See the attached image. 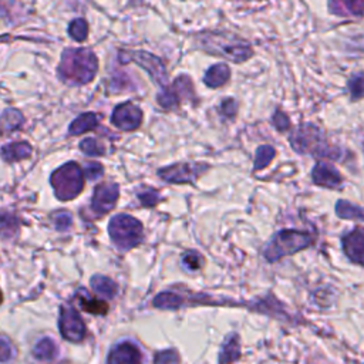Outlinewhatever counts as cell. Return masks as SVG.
<instances>
[{
	"mask_svg": "<svg viewBox=\"0 0 364 364\" xmlns=\"http://www.w3.org/2000/svg\"><path fill=\"white\" fill-rule=\"evenodd\" d=\"M98 71V60L90 48H67L61 54L58 77L68 85H84Z\"/></svg>",
	"mask_w": 364,
	"mask_h": 364,
	"instance_id": "6da1fadb",
	"label": "cell"
},
{
	"mask_svg": "<svg viewBox=\"0 0 364 364\" xmlns=\"http://www.w3.org/2000/svg\"><path fill=\"white\" fill-rule=\"evenodd\" d=\"M199 48L233 63H243L253 54L252 46L232 33H202L196 37Z\"/></svg>",
	"mask_w": 364,
	"mask_h": 364,
	"instance_id": "7a4b0ae2",
	"label": "cell"
},
{
	"mask_svg": "<svg viewBox=\"0 0 364 364\" xmlns=\"http://www.w3.org/2000/svg\"><path fill=\"white\" fill-rule=\"evenodd\" d=\"M291 146L299 154H311L317 158H331L340 156L338 148H331L326 139L321 136L320 129L311 124L300 125L294 129L289 138Z\"/></svg>",
	"mask_w": 364,
	"mask_h": 364,
	"instance_id": "3957f363",
	"label": "cell"
},
{
	"mask_svg": "<svg viewBox=\"0 0 364 364\" xmlns=\"http://www.w3.org/2000/svg\"><path fill=\"white\" fill-rule=\"evenodd\" d=\"M313 242V237L307 232L294 229H284L277 232L264 247V257L269 262H276L284 256L293 255L306 249Z\"/></svg>",
	"mask_w": 364,
	"mask_h": 364,
	"instance_id": "277c9868",
	"label": "cell"
},
{
	"mask_svg": "<svg viewBox=\"0 0 364 364\" xmlns=\"http://www.w3.org/2000/svg\"><path fill=\"white\" fill-rule=\"evenodd\" d=\"M108 233L112 243L121 250H129L141 243L144 237L142 223L131 215H115L108 223Z\"/></svg>",
	"mask_w": 364,
	"mask_h": 364,
	"instance_id": "5b68a950",
	"label": "cell"
},
{
	"mask_svg": "<svg viewBox=\"0 0 364 364\" xmlns=\"http://www.w3.org/2000/svg\"><path fill=\"white\" fill-rule=\"evenodd\" d=\"M50 183L60 200L74 199L84 188L82 171L77 162H67L51 173Z\"/></svg>",
	"mask_w": 364,
	"mask_h": 364,
	"instance_id": "8992f818",
	"label": "cell"
},
{
	"mask_svg": "<svg viewBox=\"0 0 364 364\" xmlns=\"http://www.w3.org/2000/svg\"><path fill=\"white\" fill-rule=\"evenodd\" d=\"M119 60L122 63H131V61L136 63L139 67H142L151 75V78L158 85L162 87V90L166 87L168 73H166V68L159 57H156L148 51L138 50V51H121Z\"/></svg>",
	"mask_w": 364,
	"mask_h": 364,
	"instance_id": "52a82bcc",
	"label": "cell"
},
{
	"mask_svg": "<svg viewBox=\"0 0 364 364\" xmlns=\"http://www.w3.org/2000/svg\"><path fill=\"white\" fill-rule=\"evenodd\" d=\"M206 169H209V165L203 162H179L161 168L158 176L169 183H193Z\"/></svg>",
	"mask_w": 364,
	"mask_h": 364,
	"instance_id": "ba28073f",
	"label": "cell"
},
{
	"mask_svg": "<svg viewBox=\"0 0 364 364\" xmlns=\"http://www.w3.org/2000/svg\"><path fill=\"white\" fill-rule=\"evenodd\" d=\"M193 85L192 81L188 75H179L175 78V81L169 85L165 87L156 97L158 104L162 108H173L175 105H178L182 100L186 98H192L193 97Z\"/></svg>",
	"mask_w": 364,
	"mask_h": 364,
	"instance_id": "9c48e42d",
	"label": "cell"
},
{
	"mask_svg": "<svg viewBox=\"0 0 364 364\" xmlns=\"http://www.w3.org/2000/svg\"><path fill=\"white\" fill-rule=\"evenodd\" d=\"M60 333L61 336L73 343H78L85 337V324L78 311L71 306H63L60 311Z\"/></svg>",
	"mask_w": 364,
	"mask_h": 364,
	"instance_id": "30bf717a",
	"label": "cell"
},
{
	"mask_svg": "<svg viewBox=\"0 0 364 364\" xmlns=\"http://www.w3.org/2000/svg\"><path fill=\"white\" fill-rule=\"evenodd\" d=\"M142 109L132 101L118 104L111 115V122L121 131H134L142 122Z\"/></svg>",
	"mask_w": 364,
	"mask_h": 364,
	"instance_id": "8fae6325",
	"label": "cell"
},
{
	"mask_svg": "<svg viewBox=\"0 0 364 364\" xmlns=\"http://www.w3.org/2000/svg\"><path fill=\"white\" fill-rule=\"evenodd\" d=\"M119 196V186L114 182H102L95 186L91 209L95 215H105L115 208Z\"/></svg>",
	"mask_w": 364,
	"mask_h": 364,
	"instance_id": "7c38bea8",
	"label": "cell"
},
{
	"mask_svg": "<svg viewBox=\"0 0 364 364\" xmlns=\"http://www.w3.org/2000/svg\"><path fill=\"white\" fill-rule=\"evenodd\" d=\"M311 179L316 185L324 186V188H340L343 178L340 175V172L330 164L318 161L313 171H311Z\"/></svg>",
	"mask_w": 364,
	"mask_h": 364,
	"instance_id": "4fadbf2b",
	"label": "cell"
},
{
	"mask_svg": "<svg viewBox=\"0 0 364 364\" xmlns=\"http://www.w3.org/2000/svg\"><path fill=\"white\" fill-rule=\"evenodd\" d=\"M108 364H142V354L134 343L122 341L111 350Z\"/></svg>",
	"mask_w": 364,
	"mask_h": 364,
	"instance_id": "5bb4252c",
	"label": "cell"
},
{
	"mask_svg": "<svg viewBox=\"0 0 364 364\" xmlns=\"http://www.w3.org/2000/svg\"><path fill=\"white\" fill-rule=\"evenodd\" d=\"M343 249L346 256L357 263V264H363V250H364V235H363V229L357 228L353 232L347 233L343 239Z\"/></svg>",
	"mask_w": 364,
	"mask_h": 364,
	"instance_id": "9a60e30c",
	"label": "cell"
},
{
	"mask_svg": "<svg viewBox=\"0 0 364 364\" xmlns=\"http://www.w3.org/2000/svg\"><path fill=\"white\" fill-rule=\"evenodd\" d=\"M229 77H230L229 67L223 63H219V64H215L210 68H208V71L203 75V82L209 88H218V87H222L223 84H226Z\"/></svg>",
	"mask_w": 364,
	"mask_h": 364,
	"instance_id": "2e32d148",
	"label": "cell"
},
{
	"mask_svg": "<svg viewBox=\"0 0 364 364\" xmlns=\"http://www.w3.org/2000/svg\"><path fill=\"white\" fill-rule=\"evenodd\" d=\"M100 124V115L95 112H84L78 115L68 127V134L70 135H80L87 131L94 129Z\"/></svg>",
	"mask_w": 364,
	"mask_h": 364,
	"instance_id": "e0dca14e",
	"label": "cell"
},
{
	"mask_svg": "<svg viewBox=\"0 0 364 364\" xmlns=\"http://www.w3.org/2000/svg\"><path fill=\"white\" fill-rule=\"evenodd\" d=\"M78 303L82 310L92 313V314H105L108 311V304L104 300H98L95 297H91L85 289H80L77 291Z\"/></svg>",
	"mask_w": 364,
	"mask_h": 364,
	"instance_id": "ac0fdd59",
	"label": "cell"
},
{
	"mask_svg": "<svg viewBox=\"0 0 364 364\" xmlns=\"http://www.w3.org/2000/svg\"><path fill=\"white\" fill-rule=\"evenodd\" d=\"M30 155H31V145L28 142H11L1 148V156L9 162L26 159Z\"/></svg>",
	"mask_w": 364,
	"mask_h": 364,
	"instance_id": "d6986e66",
	"label": "cell"
},
{
	"mask_svg": "<svg viewBox=\"0 0 364 364\" xmlns=\"http://www.w3.org/2000/svg\"><path fill=\"white\" fill-rule=\"evenodd\" d=\"M240 355V347H239V340L236 334H230L223 346L222 350L219 353V363L220 364H230L233 361H236Z\"/></svg>",
	"mask_w": 364,
	"mask_h": 364,
	"instance_id": "ffe728a7",
	"label": "cell"
},
{
	"mask_svg": "<svg viewBox=\"0 0 364 364\" xmlns=\"http://www.w3.org/2000/svg\"><path fill=\"white\" fill-rule=\"evenodd\" d=\"M24 121L23 114L16 108H9L0 115V132L9 134L17 129Z\"/></svg>",
	"mask_w": 364,
	"mask_h": 364,
	"instance_id": "44dd1931",
	"label": "cell"
},
{
	"mask_svg": "<svg viewBox=\"0 0 364 364\" xmlns=\"http://www.w3.org/2000/svg\"><path fill=\"white\" fill-rule=\"evenodd\" d=\"M91 287L95 293L105 296L108 299L114 297L117 293V284L112 279L101 274H95L91 277Z\"/></svg>",
	"mask_w": 364,
	"mask_h": 364,
	"instance_id": "7402d4cb",
	"label": "cell"
},
{
	"mask_svg": "<svg viewBox=\"0 0 364 364\" xmlns=\"http://www.w3.org/2000/svg\"><path fill=\"white\" fill-rule=\"evenodd\" d=\"M328 9L338 16H361L364 4L361 1H331Z\"/></svg>",
	"mask_w": 364,
	"mask_h": 364,
	"instance_id": "603a6c76",
	"label": "cell"
},
{
	"mask_svg": "<svg viewBox=\"0 0 364 364\" xmlns=\"http://www.w3.org/2000/svg\"><path fill=\"white\" fill-rule=\"evenodd\" d=\"M33 354L38 360H53L57 355V346L51 338H41L33 348Z\"/></svg>",
	"mask_w": 364,
	"mask_h": 364,
	"instance_id": "cb8c5ba5",
	"label": "cell"
},
{
	"mask_svg": "<svg viewBox=\"0 0 364 364\" xmlns=\"http://www.w3.org/2000/svg\"><path fill=\"white\" fill-rule=\"evenodd\" d=\"M183 303L182 296L172 291H162L154 299V306L158 309H178Z\"/></svg>",
	"mask_w": 364,
	"mask_h": 364,
	"instance_id": "d4e9b609",
	"label": "cell"
},
{
	"mask_svg": "<svg viewBox=\"0 0 364 364\" xmlns=\"http://www.w3.org/2000/svg\"><path fill=\"white\" fill-rule=\"evenodd\" d=\"M336 213L343 219H363V209L348 200H338L336 203Z\"/></svg>",
	"mask_w": 364,
	"mask_h": 364,
	"instance_id": "484cf974",
	"label": "cell"
},
{
	"mask_svg": "<svg viewBox=\"0 0 364 364\" xmlns=\"http://www.w3.org/2000/svg\"><path fill=\"white\" fill-rule=\"evenodd\" d=\"M274 155H276V149L273 146H270V145L259 146L257 151H256V158H255L253 169L259 171V169L266 168L272 162Z\"/></svg>",
	"mask_w": 364,
	"mask_h": 364,
	"instance_id": "4316f807",
	"label": "cell"
},
{
	"mask_svg": "<svg viewBox=\"0 0 364 364\" xmlns=\"http://www.w3.org/2000/svg\"><path fill=\"white\" fill-rule=\"evenodd\" d=\"M68 34L75 41H84L88 36V23L84 18H74L68 26Z\"/></svg>",
	"mask_w": 364,
	"mask_h": 364,
	"instance_id": "83f0119b",
	"label": "cell"
},
{
	"mask_svg": "<svg viewBox=\"0 0 364 364\" xmlns=\"http://www.w3.org/2000/svg\"><path fill=\"white\" fill-rule=\"evenodd\" d=\"M80 149L88 156H101L105 154L104 145L95 138H85L80 142Z\"/></svg>",
	"mask_w": 364,
	"mask_h": 364,
	"instance_id": "f1b7e54d",
	"label": "cell"
},
{
	"mask_svg": "<svg viewBox=\"0 0 364 364\" xmlns=\"http://www.w3.org/2000/svg\"><path fill=\"white\" fill-rule=\"evenodd\" d=\"M181 260H182L183 267H185L186 270H191V272L198 270V269H200V267L203 266V257H202V255L198 253L196 250H186V252L182 255Z\"/></svg>",
	"mask_w": 364,
	"mask_h": 364,
	"instance_id": "f546056e",
	"label": "cell"
},
{
	"mask_svg": "<svg viewBox=\"0 0 364 364\" xmlns=\"http://www.w3.org/2000/svg\"><path fill=\"white\" fill-rule=\"evenodd\" d=\"M16 228H17V223H16L14 216H11L9 213H1L0 215V230H1V235H4V236L14 235Z\"/></svg>",
	"mask_w": 364,
	"mask_h": 364,
	"instance_id": "4dcf8cb0",
	"label": "cell"
},
{
	"mask_svg": "<svg viewBox=\"0 0 364 364\" xmlns=\"http://www.w3.org/2000/svg\"><path fill=\"white\" fill-rule=\"evenodd\" d=\"M348 90H350L353 100H360L363 97V74L361 73H358L350 78Z\"/></svg>",
	"mask_w": 364,
	"mask_h": 364,
	"instance_id": "1f68e13d",
	"label": "cell"
},
{
	"mask_svg": "<svg viewBox=\"0 0 364 364\" xmlns=\"http://www.w3.org/2000/svg\"><path fill=\"white\" fill-rule=\"evenodd\" d=\"M154 364H179V355L175 350H164L155 355Z\"/></svg>",
	"mask_w": 364,
	"mask_h": 364,
	"instance_id": "d6a6232c",
	"label": "cell"
},
{
	"mask_svg": "<svg viewBox=\"0 0 364 364\" xmlns=\"http://www.w3.org/2000/svg\"><path fill=\"white\" fill-rule=\"evenodd\" d=\"M102 173H104V168L100 162H88L84 168V175L90 181L100 179L102 176Z\"/></svg>",
	"mask_w": 364,
	"mask_h": 364,
	"instance_id": "836d02e7",
	"label": "cell"
},
{
	"mask_svg": "<svg viewBox=\"0 0 364 364\" xmlns=\"http://www.w3.org/2000/svg\"><path fill=\"white\" fill-rule=\"evenodd\" d=\"M73 223V218L70 215V212H58L54 216V225L57 228V230H67Z\"/></svg>",
	"mask_w": 364,
	"mask_h": 364,
	"instance_id": "e575fe53",
	"label": "cell"
},
{
	"mask_svg": "<svg viewBox=\"0 0 364 364\" xmlns=\"http://www.w3.org/2000/svg\"><path fill=\"white\" fill-rule=\"evenodd\" d=\"M138 198H139V200H141V203H142L144 206H154V205L159 200V195H158V192L154 191V189H148L146 192L139 193Z\"/></svg>",
	"mask_w": 364,
	"mask_h": 364,
	"instance_id": "d590c367",
	"label": "cell"
},
{
	"mask_svg": "<svg viewBox=\"0 0 364 364\" xmlns=\"http://www.w3.org/2000/svg\"><path fill=\"white\" fill-rule=\"evenodd\" d=\"M13 357V348L7 338L0 336V363L9 361Z\"/></svg>",
	"mask_w": 364,
	"mask_h": 364,
	"instance_id": "8d00e7d4",
	"label": "cell"
},
{
	"mask_svg": "<svg viewBox=\"0 0 364 364\" xmlns=\"http://www.w3.org/2000/svg\"><path fill=\"white\" fill-rule=\"evenodd\" d=\"M272 121H273L274 127H276L279 131H284V129H287V128L290 127V119H289V117H287L284 112H280V111H277V112L273 115Z\"/></svg>",
	"mask_w": 364,
	"mask_h": 364,
	"instance_id": "74e56055",
	"label": "cell"
},
{
	"mask_svg": "<svg viewBox=\"0 0 364 364\" xmlns=\"http://www.w3.org/2000/svg\"><path fill=\"white\" fill-rule=\"evenodd\" d=\"M220 109H222V114L226 115V117H235L236 111H237V102L233 100V98H228V100H223L222 101V105H220Z\"/></svg>",
	"mask_w": 364,
	"mask_h": 364,
	"instance_id": "f35d334b",
	"label": "cell"
},
{
	"mask_svg": "<svg viewBox=\"0 0 364 364\" xmlns=\"http://www.w3.org/2000/svg\"><path fill=\"white\" fill-rule=\"evenodd\" d=\"M1 301H3V294H1V291H0V304H1Z\"/></svg>",
	"mask_w": 364,
	"mask_h": 364,
	"instance_id": "ab89813d",
	"label": "cell"
}]
</instances>
